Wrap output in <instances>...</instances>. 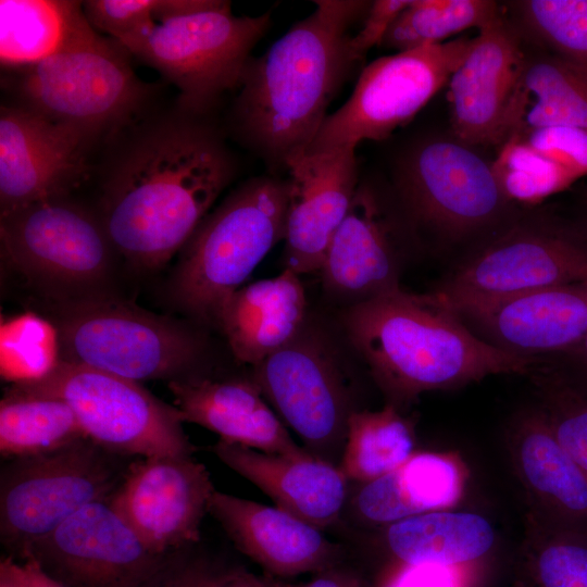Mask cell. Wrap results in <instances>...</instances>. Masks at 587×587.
<instances>
[{
  "instance_id": "6da1fadb",
  "label": "cell",
  "mask_w": 587,
  "mask_h": 587,
  "mask_svg": "<svg viewBox=\"0 0 587 587\" xmlns=\"http://www.w3.org/2000/svg\"><path fill=\"white\" fill-rule=\"evenodd\" d=\"M120 134L98 215L117 254L137 268L157 270L186 245L233 179L235 162L207 116L178 107Z\"/></svg>"
},
{
  "instance_id": "7a4b0ae2",
  "label": "cell",
  "mask_w": 587,
  "mask_h": 587,
  "mask_svg": "<svg viewBox=\"0 0 587 587\" xmlns=\"http://www.w3.org/2000/svg\"><path fill=\"white\" fill-rule=\"evenodd\" d=\"M243 72L235 103L242 138L268 163L287 165L305 154L326 110L350 73L349 28L369 1L319 0Z\"/></svg>"
},
{
  "instance_id": "3957f363",
  "label": "cell",
  "mask_w": 587,
  "mask_h": 587,
  "mask_svg": "<svg viewBox=\"0 0 587 587\" xmlns=\"http://www.w3.org/2000/svg\"><path fill=\"white\" fill-rule=\"evenodd\" d=\"M345 324L372 375L395 402L492 375L532 374L540 362L486 342L434 291L413 294L399 287L353 303Z\"/></svg>"
},
{
  "instance_id": "277c9868",
  "label": "cell",
  "mask_w": 587,
  "mask_h": 587,
  "mask_svg": "<svg viewBox=\"0 0 587 587\" xmlns=\"http://www.w3.org/2000/svg\"><path fill=\"white\" fill-rule=\"evenodd\" d=\"M270 23V13L235 15L224 0H159L153 21L127 51L178 89V108L207 116L239 88Z\"/></svg>"
},
{
  "instance_id": "5b68a950",
  "label": "cell",
  "mask_w": 587,
  "mask_h": 587,
  "mask_svg": "<svg viewBox=\"0 0 587 587\" xmlns=\"http://www.w3.org/2000/svg\"><path fill=\"white\" fill-rule=\"evenodd\" d=\"M52 299L59 360L138 383L197 375L205 341L186 323L100 291Z\"/></svg>"
},
{
  "instance_id": "8992f818",
  "label": "cell",
  "mask_w": 587,
  "mask_h": 587,
  "mask_svg": "<svg viewBox=\"0 0 587 587\" xmlns=\"http://www.w3.org/2000/svg\"><path fill=\"white\" fill-rule=\"evenodd\" d=\"M288 184L262 176L247 180L200 222L180 250L170 284L173 302L214 323L268 251L285 238Z\"/></svg>"
},
{
  "instance_id": "52a82bcc",
  "label": "cell",
  "mask_w": 587,
  "mask_h": 587,
  "mask_svg": "<svg viewBox=\"0 0 587 587\" xmlns=\"http://www.w3.org/2000/svg\"><path fill=\"white\" fill-rule=\"evenodd\" d=\"M118 41H98L5 71L13 103L73 129L97 143L114 138L141 117L154 87L133 71Z\"/></svg>"
},
{
  "instance_id": "ba28073f",
  "label": "cell",
  "mask_w": 587,
  "mask_h": 587,
  "mask_svg": "<svg viewBox=\"0 0 587 587\" xmlns=\"http://www.w3.org/2000/svg\"><path fill=\"white\" fill-rule=\"evenodd\" d=\"M90 439L35 457L11 459L0 478V537L12 558L90 503L109 500L127 465Z\"/></svg>"
},
{
  "instance_id": "9c48e42d",
  "label": "cell",
  "mask_w": 587,
  "mask_h": 587,
  "mask_svg": "<svg viewBox=\"0 0 587 587\" xmlns=\"http://www.w3.org/2000/svg\"><path fill=\"white\" fill-rule=\"evenodd\" d=\"M12 386L65 401L88 439L111 453L138 458L193 453L180 411L138 382L58 359L42 377Z\"/></svg>"
},
{
  "instance_id": "30bf717a",
  "label": "cell",
  "mask_w": 587,
  "mask_h": 587,
  "mask_svg": "<svg viewBox=\"0 0 587 587\" xmlns=\"http://www.w3.org/2000/svg\"><path fill=\"white\" fill-rule=\"evenodd\" d=\"M570 284H587V227L535 215L501 226L434 292L455 302Z\"/></svg>"
},
{
  "instance_id": "8fae6325",
  "label": "cell",
  "mask_w": 587,
  "mask_h": 587,
  "mask_svg": "<svg viewBox=\"0 0 587 587\" xmlns=\"http://www.w3.org/2000/svg\"><path fill=\"white\" fill-rule=\"evenodd\" d=\"M1 252L52 298L99 292L117 254L98 215L67 197L0 214Z\"/></svg>"
},
{
  "instance_id": "7c38bea8",
  "label": "cell",
  "mask_w": 587,
  "mask_h": 587,
  "mask_svg": "<svg viewBox=\"0 0 587 587\" xmlns=\"http://www.w3.org/2000/svg\"><path fill=\"white\" fill-rule=\"evenodd\" d=\"M473 42L462 37L376 59L364 67L349 99L326 116L307 153L388 137L449 82Z\"/></svg>"
},
{
  "instance_id": "4fadbf2b",
  "label": "cell",
  "mask_w": 587,
  "mask_h": 587,
  "mask_svg": "<svg viewBox=\"0 0 587 587\" xmlns=\"http://www.w3.org/2000/svg\"><path fill=\"white\" fill-rule=\"evenodd\" d=\"M398 186L412 217L449 241L500 225L511 204L491 162L455 138L416 146L402 161Z\"/></svg>"
},
{
  "instance_id": "5bb4252c",
  "label": "cell",
  "mask_w": 587,
  "mask_h": 587,
  "mask_svg": "<svg viewBox=\"0 0 587 587\" xmlns=\"http://www.w3.org/2000/svg\"><path fill=\"white\" fill-rule=\"evenodd\" d=\"M176 552L151 550L104 500L78 511L22 561L32 558L63 587H149Z\"/></svg>"
},
{
  "instance_id": "9a60e30c",
  "label": "cell",
  "mask_w": 587,
  "mask_h": 587,
  "mask_svg": "<svg viewBox=\"0 0 587 587\" xmlns=\"http://www.w3.org/2000/svg\"><path fill=\"white\" fill-rule=\"evenodd\" d=\"M214 491L192 455L149 457L128 463L108 501L151 550L171 554L200 541Z\"/></svg>"
},
{
  "instance_id": "2e32d148",
  "label": "cell",
  "mask_w": 587,
  "mask_h": 587,
  "mask_svg": "<svg viewBox=\"0 0 587 587\" xmlns=\"http://www.w3.org/2000/svg\"><path fill=\"white\" fill-rule=\"evenodd\" d=\"M253 383L317 457L346 436L348 397L333 354L303 332L253 366Z\"/></svg>"
},
{
  "instance_id": "e0dca14e",
  "label": "cell",
  "mask_w": 587,
  "mask_h": 587,
  "mask_svg": "<svg viewBox=\"0 0 587 587\" xmlns=\"http://www.w3.org/2000/svg\"><path fill=\"white\" fill-rule=\"evenodd\" d=\"M97 142L14 103L0 110V213L67 197Z\"/></svg>"
},
{
  "instance_id": "ac0fdd59",
  "label": "cell",
  "mask_w": 587,
  "mask_h": 587,
  "mask_svg": "<svg viewBox=\"0 0 587 587\" xmlns=\"http://www.w3.org/2000/svg\"><path fill=\"white\" fill-rule=\"evenodd\" d=\"M442 301L479 338L522 357L572 351L587 335V284Z\"/></svg>"
},
{
  "instance_id": "d6986e66",
  "label": "cell",
  "mask_w": 587,
  "mask_h": 587,
  "mask_svg": "<svg viewBox=\"0 0 587 587\" xmlns=\"http://www.w3.org/2000/svg\"><path fill=\"white\" fill-rule=\"evenodd\" d=\"M289 172L285 263L301 275L320 271L358 190L355 146L305 153Z\"/></svg>"
},
{
  "instance_id": "ffe728a7",
  "label": "cell",
  "mask_w": 587,
  "mask_h": 587,
  "mask_svg": "<svg viewBox=\"0 0 587 587\" xmlns=\"http://www.w3.org/2000/svg\"><path fill=\"white\" fill-rule=\"evenodd\" d=\"M525 57L521 34L501 15L479 30L448 84L454 138L498 145L503 116Z\"/></svg>"
},
{
  "instance_id": "44dd1931",
  "label": "cell",
  "mask_w": 587,
  "mask_h": 587,
  "mask_svg": "<svg viewBox=\"0 0 587 587\" xmlns=\"http://www.w3.org/2000/svg\"><path fill=\"white\" fill-rule=\"evenodd\" d=\"M209 513L235 547L272 576L315 574L339 563V547L321 528L277 507L215 489Z\"/></svg>"
},
{
  "instance_id": "7402d4cb",
  "label": "cell",
  "mask_w": 587,
  "mask_h": 587,
  "mask_svg": "<svg viewBox=\"0 0 587 587\" xmlns=\"http://www.w3.org/2000/svg\"><path fill=\"white\" fill-rule=\"evenodd\" d=\"M167 386L184 422L215 433L221 441L289 457L310 452L292 439L253 380L193 375L168 382Z\"/></svg>"
},
{
  "instance_id": "603a6c76",
  "label": "cell",
  "mask_w": 587,
  "mask_h": 587,
  "mask_svg": "<svg viewBox=\"0 0 587 587\" xmlns=\"http://www.w3.org/2000/svg\"><path fill=\"white\" fill-rule=\"evenodd\" d=\"M213 453L227 467L270 497L275 507L319 527L334 523L347 497V478L332 462L266 453L218 440Z\"/></svg>"
},
{
  "instance_id": "cb8c5ba5",
  "label": "cell",
  "mask_w": 587,
  "mask_h": 587,
  "mask_svg": "<svg viewBox=\"0 0 587 587\" xmlns=\"http://www.w3.org/2000/svg\"><path fill=\"white\" fill-rule=\"evenodd\" d=\"M320 271L325 286L354 303L400 287L399 262L374 193L359 186L327 248Z\"/></svg>"
},
{
  "instance_id": "d4e9b609",
  "label": "cell",
  "mask_w": 587,
  "mask_h": 587,
  "mask_svg": "<svg viewBox=\"0 0 587 587\" xmlns=\"http://www.w3.org/2000/svg\"><path fill=\"white\" fill-rule=\"evenodd\" d=\"M299 276L285 267L273 278L241 286L220 307L213 324L238 361L255 366L302 329L307 300Z\"/></svg>"
},
{
  "instance_id": "484cf974",
  "label": "cell",
  "mask_w": 587,
  "mask_h": 587,
  "mask_svg": "<svg viewBox=\"0 0 587 587\" xmlns=\"http://www.w3.org/2000/svg\"><path fill=\"white\" fill-rule=\"evenodd\" d=\"M510 446L529 495L559 515L587 523V476L559 444L540 407L515 417Z\"/></svg>"
},
{
  "instance_id": "4316f807",
  "label": "cell",
  "mask_w": 587,
  "mask_h": 587,
  "mask_svg": "<svg viewBox=\"0 0 587 587\" xmlns=\"http://www.w3.org/2000/svg\"><path fill=\"white\" fill-rule=\"evenodd\" d=\"M546 126L587 129V71L548 51L525 53L499 146L516 134Z\"/></svg>"
},
{
  "instance_id": "83f0119b",
  "label": "cell",
  "mask_w": 587,
  "mask_h": 587,
  "mask_svg": "<svg viewBox=\"0 0 587 587\" xmlns=\"http://www.w3.org/2000/svg\"><path fill=\"white\" fill-rule=\"evenodd\" d=\"M460 463L447 453L414 452L388 474L365 483L354 503L358 514L372 524L445 510L463 490Z\"/></svg>"
},
{
  "instance_id": "f1b7e54d",
  "label": "cell",
  "mask_w": 587,
  "mask_h": 587,
  "mask_svg": "<svg viewBox=\"0 0 587 587\" xmlns=\"http://www.w3.org/2000/svg\"><path fill=\"white\" fill-rule=\"evenodd\" d=\"M0 59L4 71L33 65L102 36L78 1L1 0Z\"/></svg>"
},
{
  "instance_id": "f546056e",
  "label": "cell",
  "mask_w": 587,
  "mask_h": 587,
  "mask_svg": "<svg viewBox=\"0 0 587 587\" xmlns=\"http://www.w3.org/2000/svg\"><path fill=\"white\" fill-rule=\"evenodd\" d=\"M385 542L399 565L454 567L486 554L495 530L479 514L439 510L387 525Z\"/></svg>"
},
{
  "instance_id": "4dcf8cb0",
  "label": "cell",
  "mask_w": 587,
  "mask_h": 587,
  "mask_svg": "<svg viewBox=\"0 0 587 587\" xmlns=\"http://www.w3.org/2000/svg\"><path fill=\"white\" fill-rule=\"evenodd\" d=\"M88 439L62 399L12 386L0 402V452L9 459L35 457Z\"/></svg>"
},
{
  "instance_id": "1f68e13d",
  "label": "cell",
  "mask_w": 587,
  "mask_h": 587,
  "mask_svg": "<svg viewBox=\"0 0 587 587\" xmlns=\"http://www.w3.org/2000/svg\"><path fill=\"white\" fill-rule=\"evenodd\" d=\"M410 422L394 404L351 412L339 469L347 480L369 483L400 466L413 453Z\"/></svg>"
},
{
  "instance_id": "d6a6232c",
  "label": "cell",
  "mask_w": 587,
  "mask_h": 587,
  "mask_svg": "<svg viewBox=\"0 0 587 587\" xmlns=\"http://www.w3.org/2000/svg\"><path fill=\"white\" fill-rule=\"evenodd\" d=\"M501 15L498 3L490 0H411L380 45L396 53L437 45L467 28L480 30Z\"/></svg>"
},
{
  "instance_id": "836d02e7",
  "label": "cell",
  "mask_w": 587,
  "mask_h": 587,
  "mask_svg": "<svg viewBox=\"0 0 587 587\" xmlns=\"http://www.w3.org/2000/svg\"><path fill=\"white\" fill-rule=\"evenodd\" d=\"M512 4L517 30L587 71V0H522Z\"/></svg>"
},
{
  "instance_id": "e575fe53",
  "label": "cell",
  "mask_w": 587,
  "mask_h": 587,
  "mask_svg": "<svg viewBox=\"0 0 587 587\" xmlns=\"http://www.w3.org/2000/svg\"><path fill=\"white\" fill-rule=\"evenodd\" d=\"M498 186L509 203L536 204L577 178L516 137L507 139L491 162Z\"/></svg>"
},
{
  "instance_id": "d590c367",
  "label": "cell",
  "mask_w": 587,
  "mask_h": 587,
  "mask_svg": "<svg viewBox=\"0 0 587 587\" xmlns=\"http://www.w3.org/2000/svg\"><path fill=\"white\" fill-rule=\"evenodd\" d=\"M532 374L553 435L587 476V399L549 369Z\"/></svg>"
},
{
  "instance_id": "8d00e7d4",
  "label": "cell",
  "mask_w": 587,
  "mask_h": 587,
  "mask_svg": "<svg viewBox=\"0 0 587 587\" xmlns=\"http://www.w3.org/2000/svg\"><path fill=\"white\" fill-rule=\"evenodd\" d=\"M530 528L527 561L535 587H587V542Z\"/></svg>"
},
{
  "instance_id": "74e56055",
  "label": "cell",
  "mask_w": 587,
  "mask_h": 587,
  "mask_svg": "<svg viewBox=\"0 0 587 587\" xmlns=\"http://www.w3.org/2000/svg\"><path fill=\"white\" fill-rule=\"evenodd\" d=\"M159 0H88L83 2L90 25L126 50L153 21Z\"/></svg>"
},
{
  "instance_id": "f35d334b",
  "label": "cell",
  "mask_w": 587,
  "mask_h": 587,
  "mask_svg": "<svg viewBox=\"0 0 587 587\" xmlns=\"http://www.w3.org/2000/svg\"><path fill=\"white\" fill-rule=\"evenodd\" d=\"M512 137L519 138L561 165L577 179L587 175V129L546 126L525 130Z\"/></svg>"
},
{
  "instance_id": "ab89813d",
  "label": "cell",
  "mask_w": 587,
  "mask_h": 587,
  "mask_svg": "<svg viewBox=\"0 0 587 587\" xmlns=\"http://www.w3.org/2000/svg\"><path fill=\"white\" fill-rule=\"evenodd\" d=\"M190 548L177 551L149 587H210L222 569Z\"/></svg>"
},
{
  "instance_id": "60d3db41",
  "label": "cell",
  "mask_w": 587,
  "mask_h": 587,
  "mask_svg": "<svg viewBox=\"0 0 587 587\" xmlns=\"http://www.w3.org/2000/svg\"><path fill=\"white\" fill-rule=\"evenodd\" d=\"M411 0H376L371 3L360 32L350 38L353 61H361L376 45H380L387 29Z\"/></svg>"
},
{
  "instance_id": "b9f144b4",
  "label": "cell",
  "mask_w": 587,
  "mask_h": 587,
  "mask_svg": "<svg viewBox=\"0 0 587 587\" xmlns=\"http://www.w3.org/2000/svg\"><path fill=\"white\" fill-rule=\"evenodd\" d=\"M384 587H455L453 567L399 565Z\"/></svg>"
},
{
  "instance_id": "7bdbcfd3",
  "label": "cell",
  "mask_w": 587,
  "mask_h": 587,
  "mask_svg": "<svg viewBox=\"0 0 587 587\" xmlns=\"http://www.w3.org/2000/svg\"><path fill=\"white\" fill-rule=\"evenodd\" d=\"M303 587H371L358 574L338 567V564L315 573Z\"/></svg>"
},
{
  "instance_id": "ee69618b",
  "label": "cell",
  "mask_w": 587,
  "mask_h": 587,
  "mask_svg": "<svg viewBox=\"0 0 587 587\" xmlns=\"http://www.w3.org/2000/svg\"><path fill=\"white\" fill-rule=\"evenodd\" d=\"M210 587H276L268 577L258 576L252 572L235 567L222 570Z\"/></svg>"
},
{
  "instance_id": "f6af8a7d",
  "label": "cell",
  "mask_w": 587,
  "mask_h": 587,
  "mask_svg": "<svg viewBox=\"0 0 587 587\" xmlns=\"http://www.w3.org/2000/svg\"><path fill=\"white\" fill-rule=\"evenodd\" d=\"M0 587H27L25 569L22 562L12 557L1 560Z\"/></svg>"
},
{
  "instance_id": "bcb514c9",
  "label": "cell",
  "mask_w": 587,
  "mask_h": 587,
  "mask_svg": "<svg viewBox=\"0 0 587 587\" xmlns=\"http://www.w3.org/2000/svg\"><path fill=\"white\" fill-rule=\"evenodd\" d=\"M22 563L25 569L27 587H63L49 577L32 558L23 560Z\"/></svg>"
},
{
  "instance_id": "7dc6e473",
  "label": "cell",
  "mask_w": 587,
  "mask_h": 587,
  "mask_svg": "<svg viewBox=\"0 0 587 587\" xmlns=\"http://www.w3.org/2000/svg\"><path fill=\"white\" fill-rule=\"evenodd\" d=\"M576 355L587 365V335L580 341V344L572 350Z\"/></svg>"
}]
</instances>
